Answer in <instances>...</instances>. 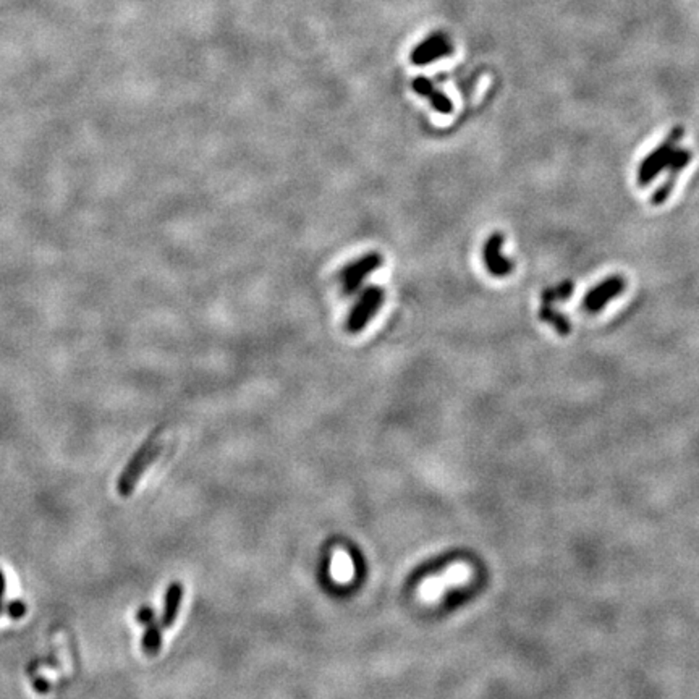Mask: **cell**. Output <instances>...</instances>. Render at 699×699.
Wrapping results in <instances>:
<instances>
[{
	"label": "cell",
	"instance_id": "cell-1",
	"mask_svg": "<svg viewBox=\"0 0 699 699\" xmlns=\"http://www.w3.org/2000/svg\"><path fill=\"white\" fill-rule=\"evenodd\" d=\"M685 135V130L681 126H674L670 130L669 135H667L665 140L659 144L658 148L654 149L653 152L648 154L643 159V162L639 164L638 169V185L639 186H648L651 181H653L658 175L665 170L667 167H670L672 161H674L675 151L679 148V143Z\"/></svg>",
	"mask_w": 699,
	"mask_h": 699
},
{
	"label": "cell",
	"instance_id": "cell-2",
	"mask_svg": "<svg viewBox=\"0 0 699 699\" xmlns=\"http://www.w3.org/2000/svg\"><path fill=\"white\" fill-rule=\"evenodd\" d=\"M162 452V445L157 442V437L152 436L138 448L135 455L126 463L124 471L120 473L119 483H117V490L122 497H130L135 490L138 481H140L141 474L146 471L148 466L156 460L159 453Z\"/></svg>",
	"mask_w": 699,
	"mask_h": 699
},
{
	"label": "cell",
	"instance_id": "cell-3",
	"mask_svg": "<svg viewBox=\"0 0 699 699\" xmlns=\"http://www.w3.org/2000/svg\"><path fill=\"white\" fill-rule=\"evenodd\" d=\"M384 298H386V292H384L381 287L371 285L365 288L361 293L360 300L356 301V305L348 314V319H346V325H345L346 330H348L350 334L361 332V330L367 325V322L376 316L379 308L382 306Z\"/></svg>",
	"mask_w": 699,
	"mask_h": 699
},
{
	"label": "cell",
	"instance_id": "cell-4",
	"mask_svg": "<svg viewBox=\"0 0 699 699\" xmlns=\"http://www.w3.org/2000/svg\"><path fill=\"white\" fill-rule=\"evenodd\" d=\"M384 264L382 254L379 253H367L365 256H361L353 263L346 264L340 272V282H341V290L346 296H351L353 293L360 290V287L362 285L367 277H370L372 272L377 270Z\"/></svg>",
	"mask_w": 699,
	"mask_h": 699
},
{
	"label": "cell",
	"instance_id": "cell-5",
	"mask_svg": "<svg viewBox=\"0 0 699 699\" xmlns=\"http://www.w3.org/2000/svg\"><path fill=\"white\" fill-rule=\"evenodd\" d=\"M453 54V44L445 33H432L424 41H421L418 46L412 51V55H410V60H412L413 65L424 67L429 65V63L439 60V58H444Z\"/></svg>",
	"mask_w": 699,
	"mask_h": 699
},
{
	"label": "cell",
	"instance_id": "cell-6",
	"mask_svg": "<svg viewBox=\"0 0 699 699\" xmlns=\"http://www.w3.org/2000/svg\"><path fill=\"white\" fill-rule=\"evenodd\" d=\"M504 243H505L504 233L494 232L488 240H485L483 248V259L485 269H488L490 275L497 277V279L509 277L511 272H514V263H511V259L507 258L502 251Z\"/></svg>",
	"mask_w": 699,
	"mask_h": 699
},
{
	"label": "cell",
	"instance_id": "cell-7",
	"mask_svg": "<svg viewBox=\"0 0 699 699\" xmlns=\"http://www.w3.org/2000/svg\"><path fill=\"white\" fill-rule=\"evenodd\" d=\"M469 576H471V572H469L466 565L463 563L450 565V567L445 568V572L424 580L419 588V592L424 599L432 601L436 599V597H439L442 592H444L447 588H450V586L462 584L463 581H466L469 578Z\"/></svg>",
	"mask_w": 699,
	"mask_h": 699
},
{
	"label": "cell",
	"instance_id": "cell-8",
	"mask_svg": "<svg viewBox=\"0 0 699 699\" xmlns=\"http://www.w3.org/2000/svg\"><path fill=\"white\" fill-rule=\"evenodd\" d=\"M627 288V280L623 279L622 275H610L607 277L597 284L596 287H592L591 290L586 293L583 306L588 313H599L602 308H604L607 303L612 301L613 298H617L618 295H622Z\"/></svg>",
	"mask_w": 699,
	"mask_h": 699
},
{
	"label": "cell",
	"instance_id": "cell-9",
	"mask_svg": "<svg viewBox=\"0 0 699 699\" xmlns=\"http://www.w3.org/2000/svg\"><path fill=\"white\" fill-rule=\"evenodd\" d=\"M691 159H693V154L690 149H685V148H677V151H675V156H674V161H672L670 164V167H669V175H667V178L662 185L659 186L658 190L654 191V195L651 196V204L653 206H660V204H664V202L669 200L670 195H672V191H674L675 188V183H677V178H679V175L683 169L686 167L688 164L691 162Z\"/></svg>",
	"mask_w": 699,
	"mask_h": 699
},
{
	"label": "cell",
	"instance_id": "cell-10",
	"mask_svg": "<svg viewBox=\"0 0 699 699\" xmlns=\"http://www.w3.org/2000/svg\"><path fill=\"white\" fill-rule=\"evenodd\" d=\"M413 91L421 98L428 99L429 104L432 105V109L439 112V114H452L453 104L452 100L448 99V96H445L442 91L436 86L434 83L431 81L428 77H416L412 83Z\"/></svg>",
	"mask_w": 699,
	"mask_h": 699
},
{
	"label": "cell",
	"instance_id": "cell-11",
	"mask_svg": "<svg viewBox=\"0 0 699 699\" xmlns=\"http://www.w3.org/2000/svg\"><path fill=\"white\" fill-rule=\"evenodd\" d=\"M183 592L185 588L180 581H174V583L169 584L167 591H165L164 597V610L161 617V623L164 628H170L177 620L180 604L183 601Z\"/></svg>",
	"mask_w": 699,
	"mask_h": 699
},
{
	"label": "cell",
	"instance_id": "cell-12",
	"mask_svg": "<svg viewBox=\"0 0 699 699\" xmlns=\"http://www.w3.org/2000/svg\"><path fill=\"white\" fill-rule=\"evenodd\" d=\"M353 562H351V557L346 554L344 549H335L332 554V565H330V573H332L334 580L340 581V583H346L353 578Z\"/></svg>",
	"mask_w": 699,
	"mask_h": 699
},
{
	"label": "cell",
	"instance_id": "cell-13",
	"mask_svg": "<svg viewBox=\"0 0 699 699\" xmlns=\"http://www.w3.org/2000/svg\"><path fill=\"white\" fill-rule=\"evenodd\" d=\"M539 318H541L544 322L552 325V327L556 329L560 335H563V337L572 332V322H570L562 313H558V309H556V306L551 305V303H541Z\"/></svg>",
	"mask_w": 699,
	"mask_h": 699
},
{
	"label": "cell",
	"instance_id": "cell-14",
	"mask_svg": "<svg viewBox=\"0 0 699 699\" xmlns=\"http://www.w3.org/2000/svg\"><path fill=\"white\" fill-rule=\"evenodd\" d=\"M144 627H146V629H144L141 646H143L144 653L152 658V655H157L159 651H161V648H162V628L164 627H162L161 622H157V618L156 620L149 622L148 625H144Z\"/></svg>",
	"mask_w": 699,
	"mask_h": 699
},
{
	"label": "cell",
	"instance_id": "cell-15",
	"mask_svg": "<svg viewBox=\"0 0 699 699\" xmlns=\"http://www.w3.org/2000/svg\"><path fill=\"white\" fill-rule=\"evenodd\" d=\"M575 292V284L572 280H563L562 284L547 287L546 290L542 292L541 301L542 303H551V305H556L558 301H567L570 296L573 295Z\"/></svg>",
	"mask_w": 699,
	"mask_h": 699
},
{
	"label": "cell",
	"instance_id": "cell-16",
	"mask_svg": "<svg viewBox=\"0 0 699 699\" xmlns=\"http://www.w3.org/2000/svg\"><path fill=\"white\" fill-rule=\"evenodd\" d=\"M5 610H7L10 617L15 618V620H18V618H21L26 613V606L21 601H12V602H8L7 609Z\"/></svg>",
	"mask_w": 699,
	"mask_h": 699
},
{
	"label": "cell",
	"instance_id": "cell-17",
	"mask_svg": "<svg viewBox=\"0 0 699 699\" xmlns=\"http://www.w3.org/2000/svg\"><path fill=\"white\" fill-rule=\"evenodd\" d=\"M136 618H138V623H141V625H148L149 622L156 620L157 617H156V612H154L152 607L144 606V607H141L140 610H138Z\"/></svg>",
	"mask_w": 699,
	"mask_h": 699
},
{
	"label": "cell",
	"instance_id": "cell-18",
	"mask_svg": "<svg viewBox=\"0 0 699 699\" xmlns=\"http://www.w3.org/2000/svg\"><path fill=\"white\" fill-rule=\"evenodd\" d=\"M4 594H5V576L0 570V612L4 609Z\"/></svg>",
	"mask_w": 699,
	"mask_h": 699
},
{
	"label": "cell",
	"instance_id": "cell-19",
	"mask_svg": "<svg viewBox=\"0 0 699 699\" xmlns=\"http://www.w3.org/2000/svg\"><path fill=\"white\" fill-rule=\"evenodd\" d=\"M36 688H37V690H41V691H47V690H49V688H47V683L46 681H37L36 683Z\"/></svg>",
	"mask_w": 699,
	"mask_h": 699
}]
</instances>
